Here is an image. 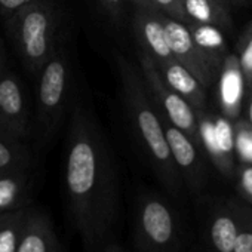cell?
<instances>
[{"label":"cell","instance_id":"cell-1","mask_svg":"<svg viewBox=\"0 0 252 252\" xmlns=\"http://www.w3.org/2000/svg\"><path fill=\"white\" fill-rule=\"evenodd\" d=\"M65 191L86 252L108 242L119 212V184L110 149L94 116L77 104L68 129Z\"/></svg>","mask_w":252,"mask_h":252},{"label":"cell","instance_id":"cell-2","mask_svg":"<svg viewBox=\"0 0 252 252\" xmlns=\"http://www.w3.org/2000/svg\"><path fill=\"white\" fill-rule=\"evenodd\" d=\"M117 71L122 85L123 101L126 111L134 125L137 137L141 141L149 159L165 189L178 196L181 191L183 180L171 156L166 141L162 116L150 96L140 68H137L123 55L116 57Z\"/></svg>","mask_w":252,"mask_h":252},{"label":"cell","instance_id":"cell-3","mask_svg":"<svg viewBox=\"0 0 252 252\" xmlns=\"http://www.w3.org/2000/svg\"><path fill=\"white\" fill-rule=\"evenodd\" d=\"M60 17L57 0H34L5 20L17 52L32 74H39L60 42Z\"/></svg>","mask_w":252,"mask_h":252},{"label":"cell","instance_id":"cell-4","mask_svg":"<svg viewBox=\"0 0 252 252\" xmlns=\"http://www.w3.org/2000/svg\"><path fill=\"white\" fill-rule=\"evenodd\" d=\"M135 242L138 252H180V222L174 209L162 197L152 193L138 197Z\"/></svg>","mask_w":252,"mask_h":252},{"label":"cell","instance_id":"cell-5","mask_svg":"<svg viewBox=\"0 0 252 252\" xmlns=\"http://www.w3.org/2000/svg\"><path fill=\"white\" fill-rule=\"evenodd\" d=\"M68 57L64 45L58 42L55 51L39 71L37 120L45 140L55 132L67 102Z\"/></svg>","mask_w":252,"mask_h":252},{"label":"cell","instance_id":"cell-6","mask_svg":"<svg viewBox=\"0 0 252 252\" xmlns=\"http://www.w3.org/2000/svg\"><path fill=\"white\" fill-rule=\"evenodd\" d=\"M138 63H140V71L143 74L146 86L160 116L166 119L169 123H172L174 126H177L178 129H181L186 135H189L194 141V144L202 150L197 119H196V113L193 107L163 80L152 57L141 49L138 55Z\"/></svg>","mask_w":252,"mask_h":252},{"label":"cell","instance_id":"cell-7","mask_svg":"<svg viewBox=\"0 0 252 252\" xmlns=\"http://www.w3.org/2000/svg\"><path fill=\"white\" fill-rule=\"evenodd\" d=\"M163 24L175 61L184 65L206 91L214 88L218 82L224 58H220L200 48L191 37V33L186 24L165 15Z\"/></svg>","mask_w":252,"mask_h":252},{"label":"cell","instance_id":"cell-8","mask_svg":"<svg viewBox=\"0 0 252 252\" xmlns=\"http://www.w3.org/2000/svg\"><path fill=\"white\" fill-rule=\"evenodd\" d=\"M166 141L171 150V156L174 163L180 172L181 180L187 184V187L197 193L203 189L206 183V171L202 159V150L194 144V141L186 135L177 126L169 123L162 117Z\"/></svg>","mask_w":252,"mask_h":252},{"label":"cell","instance_id":"cell-9","mask_svg":"<svg viewBox=\"0 0 252 252\" xmlns=\"http://www.w3.org/2000/svg\"><path fill=\"white\" fill-rule=\"evenodd\" d=\"M0 129L18 140H24L29 132L23 86L14 74L8 73L0 77Z\"/></svg>","mask_w":252,"mask_h":252},{"label":"cell","instance_id":"cell-10","mask_svg":"<svg viewBox=\"0 0 252 252\" xmlns=\"http://www.w3.org/2000/svg\"><path fill=\"white\" fill-rule=\"evenodd\" d=\"M243 203L245 202L242 199H228L214 209L206 227L209 252H233L242 222Z\"/></svg>","mask_w":252,"mask_h":252},{"label":"cell","instance_id":"cell-11","mask_svg":"<svg viewBox=\"0 0 252 252\" xmlns=\"http://www.w3.org/2000/svg\"><path fill=\"white\" fill-rule=\"evenodd\" d=\"M134 32L140 49L152 57L156 65L175 60L166 37L163 15L153 9H137L134 14Z\"/></svg>","mask_w":252,"mask_h":252},{"label":"cell","instance_id":"cell-12","mask_svg":"<svg viewBox=\"0 0 252 252\" xmlns=\"http://www.w3.org/2000/svg\"><path fill=\"white\" fill-rule=\"evenodd\" d=\"M218 98L220 107L222 110V116L230 119L231 122L240 117L242 111V99L245 94V82L239 63V57L236 54H227L221 73L218 77Z\"/></svg>","mask_w":252,"mask_h":252},{"label":"cell","instance_id":"cell-13","mask_svg":"<svg viewBox=\"0 0 252 252\" xmlns=\"http://www.w3.org/2000/svg\"><path fill=\"white\" fill-rule=\"evenodd\" d=\"M17 252H61L51 220L37 208H27Z\"/></svg>","mask_w":252,"mask_h":252},{"label":"cell","instance_id":"cell-14","mask_svg":"<svg viewBox=\"0 0 252 252\" xmlns=\"http://www.w3.org/2000/svg\"><path fill=\"white\" fill-rule=\"evenodd\" d=\"M158 68L163 80L193 107L194 113L208 108L206 89L184 65L172 60L158 65Z\"/></svg>","mask_w":252,"mask_h":252},{"label":"cell","instance_id":"cell-15","mask_svg":"<svg viewBox=\"0 0 252 252\" xmlns=\"http://www.w3.org/2000/svg\"><path fill=\"white\" fill-rule=\"evenodd\" d=\"M29 165L30 152L23 140L0 129V175L27 172Z\"/></svg>","mask_w":252,"mask_h":252},{"label":"cell","instance_id":"cell-16","mask_svg":"<svg viewBox=\"0 0 252 252\" xmlns=\"http://www.w3.org/2000/svg\"><path fill=\"white\" fill-rule=\"evenodd\" d=\"M189 18L194 23L209 24L221 32L231 29V17L228 9L217 5L212 0H183Z\"/></svg>","mask_w":252,"mask_h":252},{"label":"cell","instance_id":"cell-17","mask_svg":"<svg viewBox=\"0 0 252 252\" xmlns=\"http://www.w3.org/2000/svg\"><path fill=\"white\" fill-rule=\"evenodd\" d=\"M27 194V172L0 175V214L24 206Z\"/></svg>","mask_w":252,"mask_h":252},{"label":"cell","instance_id":"cell-18","mask_svg":"<svg viewBox=\"0 0 252 252\" xmlns=\"http://www.w3.org/2000/svg\"><path fill=\"white\" fill-rule=\"evenodd\" d=\"M27 208L0 214V252H17Z\"/></svg>","mask_w":252,"mask_h":252},{"label":"cell","instance_id":"cell-19","mask_svg":"<svg viewBox=\"0 0 252 252\" xmlns=\"http://www.w3.org/2000/svg\"><path fill=\"white\" fill-rule=\"evenodd\" d=\"M187 29L190 30L191 37L200 48H203L205 51H208L220 58H225V55L228 54V49H227L222 32L220 29L209 26V24L194 23V21H191L187 26Z\"/></svg>","mask_w":252,"mask_h":252},{"label":"cell","instance_id":"cell-20","mask_svg":"<svg viewBox=\"0 0 252 252\" xmlns=\"http://www.w3.org/2000/svg\"><path fill=\"white\" fill-rule=\"evenodd\" d=\"M234 153L237 165H252V126L243 119L233 120Z\"/></svg>","mask_w":252,"mask_h":252},{"label":"cell","instance_id":"cell-21","mask_svg":"<svg viewBox=\"0 0 252 252\" xmlns=\"http://www.w3.org/2000/svg\"><path fill=\"white\" fill-rule=\"evenodd\" d=\"M245 88L252 86V24L246 29V32L240 36L237 42V52Z\"/></svg>","mask_w":252,"mask_h":252},{"label":"cell","instance_id":"cell-22","mask_svg":"<svg viewBox=\"0 0 252 252\" xmlns=\"http://www.w3.org/2000/svg\"><path fill=\"white\" fill-rule=\"evenodd\" d=\"M233 252H252V206H249L248 203H243L242 222Z\"/></svg>","mask_w":252,"mask_h":252},{"label":"cell","instance_id":"cell-23","mask_svg":"<svg viewBox=\"0 0 252 252\" xmlns=\"http://www.w3.org/2000/svg\"><path fill=\"white\" fill-rule=\"evenodd\" d=\"M233 181L240 199L252 206V165H237Z\"/></svg>","mask_w":252,"mask_h":252},{"label":"cell","instance_id":"cell-24","mask_svg":"<svg viewBox=\"0 0 252 252\" xmlns=\"http://www.w3.org/2000/svg\"><path fill=\"white\" fill-rule=\"evenodd\" d=\"M152 2H153L155 9L158 12H160L162 15L172 18V20H177L186 26H189L191 23L181 0H152Z\"/></svg>","mask_w":252,"mask_h":252},{"label":"cell","instance_id":"cell-25","mask_svg":"<svg viewBox=\"0 0 252 252\" xmlns=\"http://www.w3.org/2000/svg\"><path fill=\"white\" fill-rule=\"evenodd\" d=\"M101 8L107 14V17L114 23L119 24L123 15V0H98Z\"/></svg>","mask_w":252,"mask_h":252},{"label":"cell","instance_id":"cell-26","mask_svg":"<svg viewBox=\"0 0 252 252\" xmlns=\"http://www.w3.org/2000/svg\"><path fill=\"white\" fill-rule=\"evenodd\" d=\"M32 2H34V0H0V17L3 20H8Z\"/></svg>","mask_w":252,"mask_h":252},{"label":"cell","instance_id":"cell-27","mask_svg":"<svg viewBox=\"0 0 252 252\" xmlns=\"http://www.w3.org/2000/svg\"><path fill=\"white\" fill-rule=\"evenodd\" d=\"M240 117H243L252 126V86L245 88V94H243V99H242Z\"/></svg>","mask_w":252,"mask_h":252},{"label":"cell","instance_id":"cell-28","mask_svg":"<svg viewBox=\"0 0 252 252\" xmlns=\"http://www.w3.org/2000/svg\"><path fill=\"white\" fill-rule=\"evenodd\" d=\"M129 2L135 6V9H155L152 0H129Z\"/></svg>","mask_w":252,"mask_h":252},{"label":"cell","instance_id":"cell-29","mask_svg":"<svg viewBox=\"0 0 252 252\" xmlns=\"http://www.w3.org/2000/svg\"><path fill=\"white\" fill-rule=\"evenodd\" d=\"M99 252H123V249L117 245V243H111V242H107L102 249Z\"/></svg>","mask_w":252,"mask_h":252},{"label":"cell","instance_id":"cell-30","mask_svg":"<svg viewBox=\"0 0 252 252\" xmlns=\"http://www.w3.org/2000/svg\"><path fill=\"white\" fill-rule=\"evenodd\" d=\"M212 2H215L217 5L224 6V8H227V9H228V5H231V3H230V0H212Z\"/></svg>","mask_w":252,"mask_h":252},{"label":"cell","instance_id":"cell-31","mask_svg":"<svg viewBox=\"0 0 252 252\" xmlns=\"http://www.w3.org/2000/svg\"><path fill=\"white\" fill-rule=\"evenodd\" d=\"M5 74V55L0 57V77Z\"/></svg>","mask_w":252,"mask_h":252},{"label":"cell","instance_id":"cell-32","mask_svg":"<svg viewBox=\"0 0 252 252\" xmlns=\"http://www.w3.org/2000/svg\"><path fill=\"white\" fill-rule=\"evenodd\" d=\"M248 0H230L231 5H236V6H240V5H245Z\"/></svg>","mask_w":252,"mask_h":252},{"label":"cell","instance_id":"cell-33","mask_svg":"<svg viewBox=\"0 0 252 252\" xmlns=\"http://www.w3.org/2000/svg\"><path fill=\"white\" fill-rule=\"evenodd\" d=\"M3 55V45H2V42H0V57Z\"/></svg>","mask_w":252,"mask_h":252},{"label":"cell","instance_id":"cell-34","mask_svg":"<svg viewBox=\"0 0 252 252\" xmlns=\"http://www.w3.org/2000/svg\"><path fill=\"white\" fill-rule=\"evenodd\" d=\"M181 2H183V0H181Z\"/></svg>","mask_w":252,"mask_h":252}]
</instances>
